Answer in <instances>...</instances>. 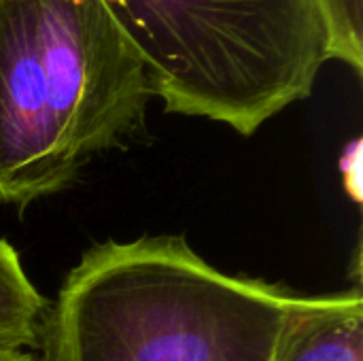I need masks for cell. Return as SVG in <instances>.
Masks as SVG:
<instances>
[{
  "label": "cell",
  "instance_id": "6da1fadb",
  "mask_svg": "<svg viewBox=\"0 0 363 361\" xmlns=\"http://www.w3.org/2000/svg\"><path fill=\"white\" fill-rule=\"evenodd\" d=\"M302 300L217 270L183 236L108 240L64 279L43 361H277Z\"/></svg>",
  "mask_w": 363,
  "mask_h": 361
},
{
  "label": "cell",
  "instance_id": "7a4b0ae2",
  "mask_svg": "<svg viewBox=\"0 0 363 361\" xmlns=\"http://www.w3.org/2000/svg\"><path fill=\"white\" fill-rule=\"evenodd\" d=\"M147 66L102 0H0V204L60 194L147 128Z\"/></svg>",
  "mask_w": 363,
  "mask_h": 361
},
{
  "label": "cell",
  "instance_id": "3957f363",
  "mask_svg": "<svg viewBox=\"0 0 363 361\" xmlns=\"http://www.w3.org/2000/svg\"><path fill=\"white\" fill-rule=\"evenodd\" d=\"M166 113L240 136L313 94L328 57L317 0H102Z\"/></svg>",
  "mask_w": 363,
  "mask_h": 361
},
{
  "label": "cell",
  "instance_id": "277c9868",
  "mask_svg": "<svg viewBox=\"0 0 363 361\" xmlns=\"http://www.w3.org/2000/svg\"><path fill=\"white\" fill-rule=\"evenodd\" d=\"M277 361H363L362 289L304 296Z\"/></svg>",
  "mask_w": 363,
  "mask_h": 361
},
{
  "label": "cell",
  "instance_id": "5b68a950",
  "mask_svg": "<svg viewBox=\"0 0 363 361\" xmlns=\"http://www.w3.org/2000/svg\"><path fill=\"white\" fill-rule=\"evenodd\" d=\"M49 302L30 283L17 251L0 238V351L40 345Z\"/></svg>",
  "mask_w": 363,
  "mask_h": 361
},
{
  "label": "cell",
  "instance_id": "8992f818",
  "mask_svg": "<svg viewBox=\"0 0 363 361\" xmlns=\"http://www.w3.org/2000/svg\"><path fill=\"white\" fill-rule=\"evenodd\" d=\"M328 32V57L363 72V0H317Z\"/></svg>",
  "mask_w": 363,
  "mask_h": 361
},
{
  "label": "cell",
  "instance_id": "52a82bcc",
  "mask_svg": "<svg viewBox=\"0 0 363 361\" xmlns=\"http://www.w3.org/2000/svg\"><path fill=\"white\" fill-rule=\"evenodd\" d=\"M0 361H36L28 351H0Z\"/></svg>",
  "mask_w": 363,
  "mask_h": 361
}]
</instances>
